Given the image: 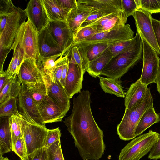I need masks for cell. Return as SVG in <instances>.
Listing matches in <instances>:
<instances>
[{
  "instance_id": "cell-9",
  "label": "cell",
  "mask_w": 160,
  "mask_h": 160,
  "mask_svg": "<svg viewBox=\"0 0 160 160\" xmlns=\"http://www.w3.org/2000/svg\"><path fill=\"white\" fill-rule=\"evenodd\" d=\"M151 15L150 12L139 8L136 10L132 16L135 21L137 31L142 36L158 55H160V50L154 34Z\"/></svg>"
},
{
  "instance_id": "cell-50",
  "label": "cell",
  "mask_w": 160,
  "mask_h": 160,
  "mask_svg": "<svg viewBox=\"0 0 160 160\" xmlns=\"http://www.w3.org/2000/svg\"><path fill=\"white\" fill-rule=\"evenodd\" d=\"M155 83L157 84V90L160 94V65L158 69Z\"/></svg>"
},
{
  "instance_id": "cell-41",
  "label": "cell",
  "mask_w": 160,
  "mask_h": 160,
  "mask_svg": "<svg viewBox=\"0 0 160 160\" xmlns=\"http://www.w3.org/2000/svg\"><path fill=\"white\" fill-rule=\"evenodd\" d=\"M61 130L58 127L54 129H48L44 147L47 148L55 142L60 140Z\"/></svg>"
},
{
  "instance_id": "cell-10",
  "label": "cell",
  "mask_w": 160,
  "mask_h": 160,
  "mask_svg": "<svg viewBox=\"0 0 160 160\" xmlns=\"http://www.w3.org/2000/svg\"><path fill=\"white\" fill-rule=\"evenodd\" d=\"M48 27L52 36L65 53L73 46L74 32L66 21H50Z\"/></svg>"
},
{
  "instance_id": "cell-11",
  "label": "cell",
  "mask_w": 160,
  "mask_h": 160,
  "mask_svg": "<svg viewBox=\"0 0 160 160\" xmlns=\"http://www.w3.org/2000/svg\"><path fill=\"white\" fill-rule=\"evenodd\" d=\"M45 75L36 60L27 59L21 64L18 76L22 85L28 86L43 81Z\"/></svg>"
},
{
  "instance_id": "cell-15",
  "label": "cell",
  "mask_w": 160,
  "mask_h": 160,
  "mask_svg": "<svg viewBox=\"0 0 160 160\" xmlns=\"http://www.w3.org/2000/svg\"><path fill=\"white\" fill-rule=\"evenodd\" d=\"M44 79L47 84L48 95L66 114L70 107V98L64 87L53 82L50 77L45 75Z\"/></svg>"
},
{
  "instance_id": "cell-12",
  "label": "cell",
  "mask_w": 160,
  "mask_h": 160,
  "mask_svg": "<svg viewBox=\"0 0 160 160\" xmlns=\"http://www.w3.org/2000/svg\"><path fill=\"white\" fill-rule=\"evenodd\" d=\"M25 10L28 20L38 32L48 25L50 20L42 0L29 1Z\"/></svg>"
},
{
  "instance_id": "cell-34",
  "label": "cell",
  "mask_w": 160,
  "mask_h": 160,
  "mask_svg": "<svg viewBox=\"0 0 160 160\" xmlns=\"http://www.w3.org/2000/svg\"><path fill=\"white\" fill-rule=\"evenodd\" d=\"M71 49L67 52L65 56L63 57L64 54H62L60 58L56 60L52 77V78H50L53 82L62 84L61 80L64 66L70 55Z\"/></svg>"
},
{
  "instance_id": "cell-17",
  "label": "cell",
  "mask_w": 160,
  "mask_h": 160,
  "mask_svg": "<svg viewBox=\"0 0 160 160\" xmlns=\"http://www.w3.org/2000/svg\"><path fill=\"white\" fill-rule=\"evenodd\" d=\"M45 124L62 121L66 114L47 95L38 106Z\"/></svg>"
},
{
  "instance_id": "cell-37",
  "label": "cell",
  "mask_w": 160,
  "mask_h": 160,
  "mask_svg": "<svg viewBox=\"0 0 160 160\" xmlns=\"http://www.w3.org/2000/svg\"><path fill=\"white\" fill-rule=\"evenodd\" d=\"M138 9L145 10L151 14L160 13V0H136Z\"/></svg>"
},
{
  "instance_id": "cell-1",
  "label": "cell",
  "mask_w": 160,
  "mask_h": 160,
  "mask_svg": "<svg viewBox=\"0 0 160 160\" xmlns=\"http://www.w3.org/2000/svg\"><path fill=\"white\" fill-rule=\"evenodd\" d=\"M27 18L25 10L16 7L11 0H0V72L4 71L5 59Z\"/></svg>"
},
{
  "instance_id": "cell-3",
  "label": "cell",
  "mask_w": 160,
  "mask_h": 160,
  "mask_svg": "<svg viewBox=\"0 0 160 160\" xmlns=\"http://www.w3.org/2000/svg\"><path fill=\"white\" fill-rule=\"evenodd\" d=\"M152 106L153 98L148 88L144 97L135 105L125 108L122 120L117 126V133L120 138L128 141L135 138L136 129L140 119L146 111Z\"/></svg>"
},
{
  "instance_id": "cell-42",
  "label": "cell",
  "mask_w": 160,
  "mask_h": 160,
  "mask_svg": "<svg viewBox=\"0 0 160 160\" xmlns=\"http://www.w3.org/2000/svg\"><path fill=\"white\" fill-rule=\"evenodd\" d=\"M109 14L103 13L97 9L93 12L81 24L79 29L90 25Z\"/></svg>"
},
{
  "instance_id": "cell-38",
  "label": "cell",
  "mask_w": 160,
  "mask_h": 160,
  "mask_svg": "<svg viewBox=\"0 0 160 160\" xmlns=\"http://www.w3.org/2000/svg\"><path fill=\"white\" fill-rule=\"evenodd\" d=\"M48 160H65L60 140L55 142L47 148Z\"/></svg>"
},
{
  "instance_id": "cell-47",
  "label": "cell",
  "mask_w": 160,
  "mask_h": 160,
  "mask_svg": "<svg viewBox=\"0 0 160 160\" xmlns=\"http://www.w3.org/2000/svg\"><path fill=\"white\" fill-rule=\"evenodd\" d=\"M152 23L156 41L160 50V21L152 18Z\"/></svg>"
},
{
  "instance_id": "cell-27",
  "label": "cell",
  "mask_w": 160,
  "mask_h": 160,
  "mask_svg": "<svg viewBox=\"0 0 160 160\" xmlns=\"http://www.w3.org/2000/svg\"><path fill=\"white\" fill-rule=\"evenodd\" d=\"M17 76L15 75L11 77L0 92V103L18 96L21 83L18 79L17 80Z\"/></svg>"
},
{
  "instance_id": "cell-8",
  "label": "cell",
  "mask_w": 160,
  "mask_h": 160,
  "mask_svg": "<svg viewBox=\"0 0 160 160\" xmlns=\"http://www.w3.org/2000/svg\"><path fill=\"white\" fill-rule=\"evenodd\" d=\"M142 44L143 67L141 77V82L148 86L155 82L160 66V58L154 49L139 33Z\"/></svg>"
},
{
  "instance_id": "cell-46",
  "label": "cell",
  "mask_w": 160,
  "mask_h": 160,
  "mask_svg": "<svg viewBox=\"0 0 160 160\" xmlns=\"http://www.w3.org/2000/svg\"><path fill=\"white\" fill-rule=\"evenodd\" d=\"M148 158L150 159L156 160L160 159V134L158 141L150 151Z\"/></svg>"
},
{
  "instance_id": "cell-22",
  "label": "cell",
  "mask_w": 160,
  "mask_h": 160,
  "mask_svg": "<svg viewBox=\"0 0 160 160\" xmlns=\"http://www.w3.org/2000/svg\"><path fill=\"white\" fill-rule=\"evenodd\" d=\"M77 1L94 7L106 13L123 12L122 0H78Z\"/></svg>"
},
{
  "instance_id": "cell-2",
  "label": "cell",
  "mask_w": 160,
  "mask_h": 160,
  "mask_svg": "<svg viewBox=\"0 0 160 160\" xmlns=\"http://www.w3.org/2000/svg\"><path fill=\"white\" fill-rule=\"evenodd\" d=\"M142 44L140 36L133 45L112 59L103 69L101 75L120 78L141 59Z\"/></svg>"
},
{
  "instance_id": "cell-14",
  "label": "cell",
  "mask_w": 160,
  "mask_h": 160,
  "mask_svg": "<svg viewBox=\"0 0 160 160\" xmlns=\"http://www.w3.org/2000/svg\"><path fill=\"white\" fill-rule=\"evenodd\" d=\"M71 56L69 68L64 86L70 99L75 94L81 92L83 75L85 72L76 64L72 56Z\"/></svg>"
},
{
  "instance_id": "cell-21",
  "label": "cell",
  "mask_w": 160,
  "mask_h": 160,
  "mask_svg": "<svg viewBox=\"0 0 160 160\" xmlns=\"http://www.w3.org/2000/svg\"><path fill=\"white\" fill-rule=\"evenodd\" d=\"M9 117H0V156L12 150V139Z\"/></svg>"
},
{
  "instance_id": "cell-51",
  "label": "cell",
  "mask_w": 160,
  "mask_h": 160,
  "mask_svg": "<svg viewBox=\"0 0 160 160\" xmlns=\"http://www.w3.org/2000/svg\"><path fill=\"white\" fill-rule=\"evenodd\" d=\"M0 160H10L7 157H4L2 156H0Z\"/></svg>"
},
{
  "instance_id": "cell-39",
  "label": "cell",
  "mask_w": 160,
  "mask_h": 160,
  "mask_svg": "<svg viewBox=\"0 0 160 160\" xmlns=\"http://www.w3.org/2000/svg\"><path fill=\"white\" fill-rule=\"evenodd\" d=\"M122 6L123 14L127 19L138 9L136 0H122Z\"/></svg>"
},
{
  "instance_id": "cell-49",
  "label": "cell",
  "mask_w": 160,
  "mask_h": 160,
  "mask_svg": "<svg viewBox=\"0 0 160 160\" xmlns=\"http://www.w3.org/2000/svg\"><path fill=\"white\" fill-rule=\"evenodd\" d=\"M69 62L70 59L68 58L64 65L61 78V83L64 88L69 68Z\"/></svg>"
},
{
  "instance_id": "cell-32",
  "label": "cell",
  "mask_w": 160,
  "mask_h": 160,
  "mask_svg": "<svg viewBox=\"0 0 160 160\" xmlns=\"http://www.w3.org/2000/svg\"><path fill=\"white\" fill-rule=\"evenodd\" d=\"M16 98L8 99L0 103V117H11L13 115H19Z\"/></svg>"
},
{
  "instance_id": "cell-5",
  "label": "cell",
  "mask_w": 160,
  "mask_h": 160,
  "mask_svg": "<svg viewBox=\"0 0 160 160\" xmlns=\"http://www.w3.org/2000/svg\"><path fill=\"white\" fill-rule=\"evenodd\" d=\"M159 134L150 130L132 139L121 151L119 160H139L147 154L158 141Z\"/></svg>"
},
{
  "instance_id": "cell-30",
  "label": "cell",
  "mask_w": 160,
  "mask_h": 160,
  "mask_svg": "<svg viewBox=\"0 0 160 160\" xmlns=\"http://www.w3.org/2000/svg\"><path fill=\"white\" fill-rule=\"evenodd\" d=\"M13 54L9 63L6 72L11 77L15 75H18L20 66L24 60L22 52L18 48L12 49Z\"/></svg>"
},
{
  "instance_id": "cell-19",
  "label": "cell",
  "mask_w": 160,
  "mask_h": 160,
  "mask_svg": "<svg viewBox=\"0 0 160 160\" xmlns=\"http://www.w3.org/2000/svg\"><path fill=\"white\" fill-rule=\"evenodd\" d=\"M127 21L123 12H114L106 16L90 25L93 26L99 33L123 26L126 24Z\"/></svg>"
},
{
  "instance_id": "cell-7",
  "label": "cell",
  "mask_w": 160,
  "mask_h": 160,
  "mask_svg": "<svg viewBox=\"0 0 160 160\" xmlns=\"http://www.w3.org/2000/svg\"><path fill=\"white\" fill-rule=\"evenodd\" d=\"M134 33L130 25L126 24L122 27L98 33L89 38L74 42L73 45L84 46L97 43L112 44L133 39Z\"/></svg>"
},
{
  "instance_id": "cell-35",
  "label": "cell",
  "mask_w": 160,
  "mask_h": 160,
  "mask_svg": "<svg viewBox=\"0 0 160 160\" xmlns=\"http://www.w3.org/2000/svg\"><path fill=\"white\" fill-rule=\"evenodd\" d=\"M139 36V33L137 31L136 35L133 39L109 45V48L112 53V57L127 49L134 44L137 41Z\"/></svg>"
},
{
  "instance_id": "cell-33",
  "label": "cell",
  "mask_w": 160,
  "mask_h": 160,
  "mask_svg": "<svg viewBox=\"0 0 160 160\" xmlns=\"http://www.w3.org/2000/svg\"><path fill=\"white\" fill-rule=\"evenodd\" d=\"M19 115H13L10 118V125L12 139V151L17 139L19 138H23L21 128V118Z\"/></svg>"
},
{
  "instance_id": "cell-45",
  "label": "cell",
  "mask_w": 160,
  "mask_h": 160,
  "mask_svg": "<svg viewBox=\"0 0 160 160\" xmlns=\"http://www.w3.org/2000/svg\"><path fill=\"white\" fill-rule=\"evenodd\" d=\"M61 8L68 13L75 6L76 0H57Z\"/></svg>"
},
{
  "instance_id": "cell-28",
  "label": "cell",
  "mask_w": 160,
  "mask_h": 160,
  "mask_svg": "<svg viewBox=\"0 0 160 160\" xmlns=\"http://www.w3.org/2000/svg\"><path fill=\"white\" fill-rule=\"evenodd\" d=\"M50 21H66L68 13L60 7L57 0H42Z\"/></svg>"
},
{
  "instance_id": "cell-20",
  "label": "cell",
  "mask_w": 160,
  "mask_h": 160,
  "mask_svg": "<svg viewBox=\"0 0 160 160\" xmlns=\"http://www.w3.org/2000/svg\"><path fill=\"white\" fill-rule=\"evenodd\" d=\"M148 88L140 79L132 83L126 93L124 100L125 108H130L140 101L145 95Z\"/></svg>"
},
{
  "instance_id": "cell-40",
  "label": "cell",
  "mask_w": 160,
  "mask_h": 160,
  "mask_svg": "<svg viewBox=\"0 0 160 160\" xmlns=\"http://www.w3.org/2000/svg\"><path fill=\"white\" fill-rule=\"evenodd\" d=\"M12 151L20 158L21 160L27 159L28 154L23 138H19L17 139Z\"/></svg>"
},
{
  "instance_id": "cell-24",
  "label": "cell",
  "mask_w": 160,
  "mask_h": 160,
  "mask_svg": "<svg viewBox=\"0 0 160 160\" xmlns=\"http://www.w3.org/2000/svg\"><path fill=\"white\" fill-rule=\"evenodd\" d=\"M77 46L78 47L83 58L86 70L89 63L102 53L109 47V45L97 43L84 46Z\"/></svg>"
},
{
  "instance_id": "cell-43",
  "label": "cell",
  "mask_w": 160,
  "mask_h": 160,
  "mask_svg": "<svg viewBox=\"0 0 160 160\" xmlns=\"http://www.w3.org/2000/svg\"><path fill=\"white\" fill-rule=\"evenodd\" d=\"M71 55L73 57L76 64L85 72L84 61L78 47L76 45H73L71 48Z\"/></svg>"
},
{
  "instance_id": "cell-6",
  "label": "cell",
  "mask_w": 160,
  "mask_h": 160,
  "mask_svg": "<svg viewBox=\"0 0 160 160\" xmlns=\"http://www.w3.org/2000/svg\"><path fill=\"white\" fill-rule=\"evenodd\" d=\"M21 128L28 154L44 147L48 129L30 121L20 112Z\"/></svg>"
},
{
  "instance_id": "cell-23",
  "label": "cell",
  "mask_w": 160,
  "mask_h": 160,
  "mask_svg": "<svg viewBox=\"0 0 160 160\" xmlns=\"http://www.w3.org/2000/svg\"><path fill=\"white\" fill-rule=\"evenodd\" d=\"M112 57V53L108 47L100 55L89 63L86 71L93 77H98Z\"/></svg>"
},
{
  "instance_id": "cell-26",
  "label": "cell",
  "mask_w": 160,
  "mask_h": 160,
  "mask_svg": "<svg viewBox=\"0 0 160 160\" xmlns=\"http://www.w3.org/2000/svg\"><path fill=\"white\" fill-rule=\"evenodd\" d=\"M160 121V116L155 112L153 106L149 108L143 113L138 123L135 131L136 136L141 135L149 127Z\"/></svg>"
},
{
  "instance_id": "cell-25",
  "label": "cell",
  "mask_w": 160,
  "mask_h": 160,
  "mask_svg": "<svg viewBox=\"0 0 160 160\" xmlns=\"http://www.w3.org/2000/svg\"><path fill=\"white\" fill-rule=\"evenodd\" d=\"M98 77L101 87L105 92L118 97L125 98L126 93L121 85V82L119 79L100 76Z\"/></svg>"
},
{
  "instance_id": "cell-29",
  "label": "cell",
  "mask_w": 160,
  "mask_h": 160,
  "mask_svg": "<svg viewBox=\"0 0 160 160\" xmlns=\"http://www.w3.org/2000/svg\"><path fill=\"white\" fill-rule=\"evenodd\" d=\"M27 87L30 96L37 106L48 95L47 87L44 79L41 82Z\"/></svg>"
},
{
  "instance_id": "cell-18",
  "label": "cell",
  "mask_w": 160,
  "mask_h": 160,
  "mask_svg": "<svg viewBox=\"0 0 160 160\" xmlns=\"http://www.w3.org/2000/svg\"><path fill=\"white\" fill-rule=\"evenodd\" d=\"M97 9L94 7L77 1L75 7L68 14L66 21L70 29L74 32L87 18Z\"/></svg>"
},
{
  "instance_id": "cell-48",
  "label": "cell",
  "mask_w": 160,
  "mask_h": 160,
  "mask_svg": "<svg viewBox=\"0 0 160 160\" xmlns=\"http://www.w3.org/2000/svg\"><path fill=\"white\" fill-rule=\"evenodd\" d=\"M12 77L8 74L6 71L0 72V92Z\"/></svg>"
},
{
  "instance_id": "cell-4",
  "label": "cell",
  "mask_w": 160,
  "mask_h": 160,
  "mask_svg": "<svg viewBox=\"0 0 160 160\" xmlns=\"http://www.w3.org/2000/svg\"><path fill=\"white\" fill-rule=\"evenodd\" d=\"M38 32L30 21L28 20L19 29L11 49L19 48L23 52L24 60L33 59L37 62L40 59Z\"/></svg>"
},
{
  "instance_id": "cell-13",
  "label": "cell",
  "mask_w": 160,
  "mask_h": 160,
  "mask_svg": "<svg viewBox=\"0 0 160 160\" xmlns=\"http://www.w3.org/2000/svg\"><path fill=\"white\" fill-rule=\"evenodd\" d=\"M18 97L19 107L26 118L33 122L45 126L46 124L43 121L38 107L30 96L27 86L21 85Z\"/></svg>"
},
{
  "instance_id": "cell-16",
  "label": "cell",
  "mask_w": 160,
  "mask_h": 160,
  "mask_svg": "<svg viewBox=\"0 0 160 160\" xmlns=\"http://www.w3.org/2000/svg\"><path fill=\"white\" fill-rule=\"evenodd\" d=\"M38 34L40 59L44 57L64 53L52 36L48 26L38 32Z\"/></svg>"
},
{
  "instance_id": "cell-31",
  "label": "cell",
  "mask_w": 160,
  "mask_h": 160,
  "mask_svg": "<svg viewBox=\"0 0 160 160\" xmlns=\"http://www.w3.org/2000/svg\"><path fill=\"white\" fill-rule=\"evenodd\" d=\"M63 53L42 58L37 62V63L45 74L52 78L56 60Z\"/></svg>"
},
{
  "instance_id": "cell-36",
  "label": "cell",
  "mask_w": 160,
  "mask_h": 160,
  "mask_svg": "<svg viewBox=\"0 0 160 160\" xmlns=\"http://www.w3.org/2000/svg\"><path fill=\"white\" fill-rule=\"evenodd\" d=\"M98 33L95 28L91 25L79 28L74 32V42L89 38Z\"/></svg>"
},
{
  "instance_id": "cell-44",
  "label": "cell",
  "mask_w": 160,
  "mask_h": 160,
  "mask_svg": "<svg viewBox=\"0 0 160 160\" xmlns=\"http://www.w3.org/2000/svg\"><path fill=\"white\" fill-rule=\"evenodd\" d=\"M25 160H48L47 148L43 147L36 150L28 154Z\"/></svg>"
}]
</instances>
